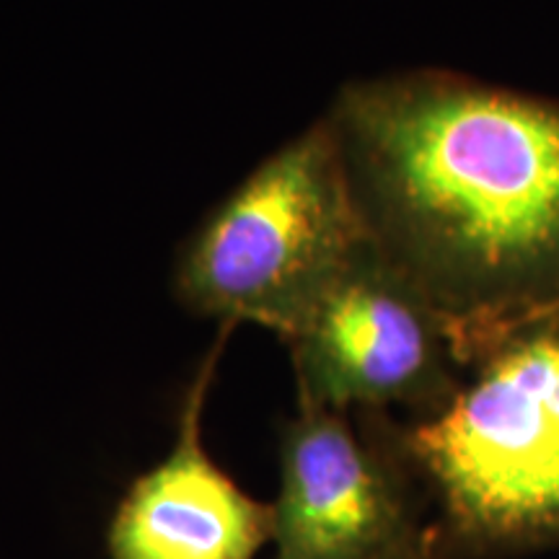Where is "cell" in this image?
I'll use <instances>...</instances> for the list:
<instances>
[{"instance_id":"6da1fadb","label":"cell","mask_w":559,"mask_h":559,"mask_svg":"<svg viewBox=\"0 0 559 559\" xmlns=\"http://www.w3.org/2000/svg\"><path fill=\"white\" fill-rule=\"evenodd\" d=\"M326 122L373 247L461 358L559 321V102L449 70L353 81Z\"/></svg>"},{"instance_id":"7a4b0ae2","label":"cell","mask_w":559,"mask_h":559,"mask_svg":"<svg viewBox=\"0 0 559 559\" xmlns=\"http://www.w3.org/2000/svg\"><path fill=\"white\" fill-rule=\"evenodd\" d=\"M370 243L337 138L321 117L262 160L181 249L179 298L288 342Z\"/></svg>"},{"instance_id":"3957f363","label":"cell","mask_w":559,"mask_h":559,"mask_svg":"<svg viewBox=\"0 0 559 559\" xmlns=\"http://www.w3.org/2000/svg\"><path fill=\"white\" fill-rule=\"evenodd\" d=\"M443 407L402 436L461 539L559 531V321L510 334Z\"/></svg>"},{"instance_id":"277c9868","label":"cell","mask_w":559,"mask_h":559,"mask_svg":"<svg viewBox=\"0 0 559 559\" xmlns=\"http://www.w3.org/2000/svg\"><path fill=\"white\" fill-rule=\"evenodd\" d=\"M298 402L334 412L391 404L428 415L456 394L461 358L443 311L373 241L347 264L288 340Z\"/></svg>"},{"instance_id":"5b68a950","label":"cell","mask_w":559,"mask_h":559,"mask_svg":"<svg viewBox=\"0 0 559 559\" xmlns=\"http://www.w3.org/2000/svg\"><path fill=\"white\" fill-rule=\"evenodd\" d=\"M275 508L277 559H430L386 453L347 412L300 402L285 428Z\"/></svg>"},{"instance_id":"8992f818","label":"cell","mask_w":559,"mask_h":559,"mask_svg":"<svg viewBox=\"0 0 559 559\" xmlns=\"http://www.w3.org/2000/svg\"><path fill=\"white\" fill-rule=\"evenodd\" d=\"M218 347L187 394L169 456L132 481L109 526V559H254L275 536V508L207 456L202 407Z\"/></svg>"}]
</instances>
